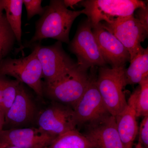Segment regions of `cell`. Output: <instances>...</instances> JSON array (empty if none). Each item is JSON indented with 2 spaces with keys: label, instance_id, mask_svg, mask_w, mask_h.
Masks as SVG:
<instances>
[{
  "label": "cell",
  "instance_id": "1",
  "mask_svg": "<svg viewBox=\"0 0 148 148\" xmlns=\"http://www.w3.org/2000/svg\"><path fill=\"white\" fill-rule=\"evenodd\" d=\"M37 21L36 32L31 42L53 38L58 41L69 43L70 30L75 19L83 13L82 10L68 9L63 1H51L49 5Z\"/></svg>",
  "mask_w": 148,
  "mask_h": 148
},
{
  "label": "cell",
  "instance_id": "2",
  "mask_svg": "<svg viewBox=\"0 0 148 148\" xmlns=\"http://www.w3.org/2000/svg\"><path fill=\"white\" fill-rule=\"evenodd\" d=\"M88 69L77 64L49 83H45L43 92L54 102L73 109L90 82Z\"/></svg>",
  "mask_w": 148,
  "mask_h": 148
},
{
  "label": "cell",
  "instance_id": "3",
  "mask_svg": "<svg viewBox=\"0 0 148 148\" xmlns=\"http://www.w3.org/2000/svg\"><path fill=\"white\" fill-rule=\"evenodd\" d=\"M37 46L28 56L6 58L0 63V75H8L32 88L39 98L43 97L42 69L37 55Z\"/></svg>",
  "mask_w": 148,
  "mask_h": 148
},
{
  "label": "cell",
  "instance_id": "4",
  "mask_svg": "<svg viewBox=\"0 0 148 148\" xmlns=\"http://www.w3.org/2000/svg\"><path fill=\"white\" fill-rule=\"evenodd\" d=\"M79 3L84 8L83 14L87 16L92 27L102 21L110 23L118 17L132 15L138 8L147 5L139 0H86Z\"/></svg>",
  "mask_w": 148,
  "mask_h": 148
},
{
  "label": "cell",
  "instance_id": "5",
  "mask_svg": "<svg viewBox=\"0 0 148 148\" xmlns=\"http://www.w3.org/2000/svg\"><path fill=\"white\" fill-rule=\"evenodd\" d=\"M125 68L113 69L99 67L96 83L98 90L109 112L115 116L127 105L123 89L126 86Z\"/></svg>",
  "mask_w": 148,
  "mask_h": 148
},
{
  "label": "cell",
  "instance_id": "6",
  "mask_svg": "<svg viewBox=\"0 0 148 148\" xmlns=\"http://www.w3.org/2000/svg\"><path fill=\"white\" fill-rule=\"evenodd\" d=\"M96 67L90 68V82L87 88L73 109L76 126L97 123L111 115L98 90L95 73Z\"/></svg>",
  "mask_w": 148,
  "mask_h": 148
},
{
  "label": "cell",
  "instance_id": "7",
  "mask_svg": "<svg viewBox=\"0 0 148 148\" xmlns=\"http://www.w3.org/2000/svg\"><path fill=\"white\" fill-rule=\"evenodd\" d=\"M99 24L116 37L127 49L130 54V61L143 48L141 43L147 37L148 31L135 18L134 14L118 17L110 23Z\"/></svg>",
  "mask_w": 148,
  "mask_h": 148
},
{
  "label": "cell",
  "instance_id": "8",
  "mask_svg": "<svg viewBox=\"0 0 148 148\" xmlns=\"http://www.w3.org/2000/svg\"><path fill=\"white\" fill-rule=\"evenodd\" d=\"M70 49L76 56L77 64L86 69L104 67L107 64L101 55L91 24L88 19L79 26L70 43Z\"/></svg>",
  "mask_w": 148,
  "mask_h": 148
},
{
  "label": "cell",
  "instance_id": "9",
  "mask_svg": "<svg viewBox=\"0 0 148 148\" xmlns=\"http://www.w3.org/2000/svg\"><path fill=\"white\" fill-rule=\"evenodd\" d=\"M38 125L41 130L56 137L76 129L77 126L73 108L54 102L40 113Z\"/></svg>",
  "mask_w": 148,
  "mask_h": 148
},
{
  "label": "cell",
  "instance_id": "10",
  "mask_svg": "<svg viewBox=\"0 0 148 148\" xmlns=\"http://www.w3.org/2000/svg\"><path fill=\"white\" fill-rule=\"evenodd\" d=\"M37 46V56L45 84L52 82L77 64L65 53L61 42L49 46Z\"/></svg>",
  "mask_w": 148,
  "mask_h": 148
},
{
  "label": "cell",
  "instance_id": "11",
  "mask_svg": "<svg viewBox=\"0 0 148 148\" xmlns=\"http://www.w3.org/2000/svg\"><path fill=\"white\" fill-rule=\"evenodd\" d=\"M92 28L99 50L106 64L110 65L112 69L125 68V64L130 60L127 49L116 37L100 24Z\"/></svg>",
  "mask_w": 148,
  "mask_h": 148
},
{
  "label": "cell",
  "instance_id": "12",
  "mask_svg": "<svg viewBox=\"0 0 148 148\" xmlns=\"http://www.w3.org/2000/svg\"><path fill=\"white\" fill-rule=\"evenodd\" d=\"M56 138L38 127L3 130L0 132V148L9 147L22 148L47 147Z\"/></svg>",
  "mask_w": 148,
  "mask_h": 148
},
{
  "label": "cell",
  "instance_id": "13",
  "mask_svg": "<svg viewBox=\"0 0 148 148\" xmlns=\"http://www.w3.org/2000/svg\"><path fill=\"white\" fill-rule=\"evenodd\" d=\"M86 127L87 130L84 135L95 148H124L113 116L111 115L102 121Z\"/></svg>",
  "mask_w": 148,
  "mask_h": 148
},
{
  "label": "cell",
  "instance_id": "14",
  "mask_svg": "<svg viewBox=\"0 0 148 148\" xmlns=\"http://www.w3.org/2000/svg\"><path fill=\"white\" fill-rule=\"evenodd\" d=\"M35 112L34 104L21 83L15 100L5 114V125L14 127L24 125L32 121Z\"/></svg>",
  "mask_w": 148,
  "mask_h": 148
},
{
  "label": "cell",
  "instance_id": "15",
  "mask_svg": "<svg viewBox=\"0 0 148 148\" xmlns=\"http://www.w3.org/2000/svg\"><path fill=\"white\" fill-rule=\"evenodd\" d=\"M135 100V90L128 99L125 108L115 116L117 129L124 148H133L134 141L138 133Z\"/></svg>",
  "mask_w": 148,
  "mask_h": 148
},
{
  "label": "cell",
  "instance_id": "16",
  "mask_svg": "<svg viewBox=\"0 0 148 148\" xmlns=\"http://www.w3.org/2000/svg\"><path fill=\"white\" fill-rule=\"evenodd\" d=\"M130 63L129 67L124 69L125 84H139L143 79L148 77V48H143Z\"/></svg>",
  "mask_w": 148,
  "mask_h": 148
},
{
  "label": "cell",
  "instance_id": "17",
  "mask_svg": "<svg viewBox=\"0 0 148 148\" xmlns=\"http://www.w3.org/2000/svg\"><path fill=\"white\" fill-rule=\"evenodd\" d=\"M8 23L19 44L21 41V16L23 1L22 0H2Z\"/></svg>",
  "mask_w": 148,
  "mask_h": 148
},
{
  "label": "cell",
  "instance_id": "18",
  "mask_svg": "<svg viewBox=\"0 0 148 148\" xmlns=\"http://www.w3.org/2000/svg\"><path fill=\"white\" fill-rule=\"evenodd\" d=\"M47 148H95L90 140L77 129L59 135Z\"/></svg>",
  "mask_w": 148,
  "mask_h": 148
},
{
  "label": "cell",
  "instance_id": "19",
  "mask_svg": "<svg viewBox=\"0 0 148 148\" xmlns=\"http://www.w3.org/2000/svg\"><path fill=\"white\" fill-rule=\"evenodd\" d=\"M16 39L5 15L0 17V63L13 47Z\"/></svg>",
  "mask_w": 148,
  "mask_h": 148
},
{
  "label": "cell",
  "instance_id": "20",
  "mask_svg": "<svg viewBox=\"0 0 148 148\" xmlns=\"http://www.w3.org/2000/svg\"><path fill=\"white\" fill-rule=\"evenodd\" d=\"M137 117L148 116V77L143 79L135 90Z\"/></svg>",
  "mask_w": 148,
  "mask_h": 148
},
{
  "label": "cell",
  "instance_id": "21",
  "mask_svg": "<svg viewBox=\"0 0 148 148\" xmlns=\"http://www.w3.org/2000/svg\"><path fill=\"white\" fill-rule=\"evenodd\" d=\"M20 83L16 79H8L5 76H2L3 112L4 116L15 100Z\"/></svg>",
  "mask_w": 148,
  "mask_h": 148
},
{
  "label": "cell",
  "instance_id": "22",
  "mask_svg": "<svg viewBox=\"0 0 148 148\" xmlns=\"http://www.w3.org/2000/svg\"><path fill=\"white\" fill-rule=\"evenodd\" d=\"M26 8L28 19H31L36 15L42 16L45 9L42 6L41 0H24L23 1Z\"/></svg>",
  "mask_w": 148,
  "mask_h": 148
},
{
  "label": "cell",
  "instance_id": "23",
  "mask_svg": "<svg viewBox=\"0 0 148 148\" xmlns=\"http://www.w3.org/2000/svg\"><path fill=\"white\" fill-rule=\"evenodd\" d=\"M143 117L138 130V143H140L144 148H148V116Z\"/></svg>",
  "mask_w": 148,
  "mask_h": 148
},
{
  "label": "cell",
  "instance_id": "24",
  "mask_svg": "<svg viewBox=\"0 0 148 148\" xmlns=\"http://www.w3.org/2000/svg\"><path fill=\"white\" fill-rule=\"evenodd\" d=\"M136 11L135 16L141 25L148 31V7L147 5L145 7L140 8Z\"/></svg>",
  "mask_w": 148,
  "mask_h": 148
},
{
  "label": "cell",
  "instance_id": "25",
  "mask_svg": "<svg viewBox=\"0 0 148 148\" xmlns=\"http://www.w3.org/2000/svg\"><path fill=\"white\" fill-rule=\"evenodd\" d=\"M81 1L80 0H64L63 1V2L67 8L71 7L72 9H74V6L79 3Z\"/></svg>",
  "mask_w": 148,
  "mask_h": 148
},
{
  "label": "cell",
  "instance_id": "26",
  "mask_svg": "<svg viewBox=\"0 0 148 148\" xmlns=\"http://www.w3.org/2000/svg\"><path fill=\"white\" fill-rule=\"evenodd\" d=\"M3 88L2 84V76L0 75V110L3 112Z\"/></svg>",
  "mask_w": 148,
  "mask_h": 148
},
{
  "label": "cell",
  "instance_id": "27",
  "mask_svg": "<svg viewBox=\"0 0 148 148\" xmlns=\"http://www.w3.org/2000/svg\"><path fill=\"white\" fill-rule=\"evenodd\" d=\"M5 125V116L0 110V132L2 131Z\"/></svg>",
  "mask_w": 148,
  "mask_h": 148
},
{
  "label": "cell",
  "instance_id": "28",
  "mask_svg": "<svg viewBox=\"0 0 148 148\" xmlns=\"http://www.w3.org/2000/svg\"><path fill=\"white\" fill-rule=\"evenodd\" d=\"M4 10L3 8L2 0H0V17L3 15V11Z\"/></svg>",
  "mask_w": 148,
  "mask_h": 148
},
{
  "label": "cell",
  "instance_id": "29",
  "mask_svg": "<svg viewBox=\"0 0 148 148\" xmlns=\"http://www.w3.org/2000/svg\"><path fill=\"white\" fill-rule=\"evenodd\" d=\"M47 147H38L34 148H47ZM2 148H19V147H6Z\"/></svg>",
  "mask_w": 148,
  "mask_h": 148
},
{
  "label": "cell",
  "instance_id": "30",
  "mask_svg": "<svg viewBox=\"0 0 148 148\" xmlns=\"http://www.w3.org/2000/svg\"><path fill=\"white\" fill-rule=\"evenodd\" d=\"M134 148H144L140 143H138Z\"/></svg>",
  "mask_w": 148,
  "mask_h": 148
}]
</instances>
